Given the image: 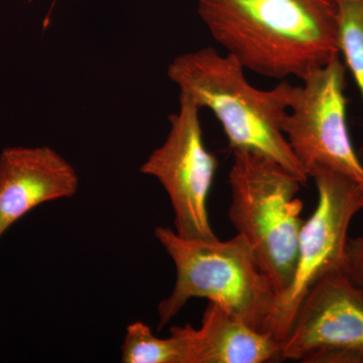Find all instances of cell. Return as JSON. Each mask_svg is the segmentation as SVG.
<instances>
[{
  "instance_id": "cell-1",
  "label": "cell",
  "mask_w": 363,
  "mask_h": 363,
  "mask_svg": "<svg viewBox=\"0 0 363 363\" xmlns=\"http://www.w3.org/2000/svg\"><path fill=\"white\" fill-rule=\"evenodd\" d=\"M213 39L245 69L301 80L339 56L336 0H197Z\"/></svg>"
},
{
  "instance_id": "cell-2",
  "label": "cell",
  "mask_w": 363,
  "mask_h": 363,
  "mask_svg": "<svg viewBox=\"0 0 363 363\" xmlns=\"http://www.w3.org/2000/svg\"><path fill=\"white\" fill-rule=\"evenodd\" d=\"M245 70L234 57L208 47L174 59L168 77L181 95L213 112L231 150L259 152L307 181L281 130L298 86L283 82L271 90L257 89Z\"/></svg>"
},
{
  "instance_id": "cell-3",
  "label": "cell",
  "mask_w": 363,
  "mask_h": 363,
  "mask_svg": "<svg viewBox=\"0 0 363 363\" xmlns=\"http://www.w3.org/2000/svg\"><path fill=\"white\" fill-rule=\"evenodd\" d=\"M155 238L176 269L171 295L157 306L159 330L191 298H205L269 334L278 296L242 236L236 234L226 241L186 240L173 229L160 226L155 229Z\"/></svg>"
},
{
  "instance_id": "cell-4",
  "label": "cell",
  "mask_w": 363,
  "mask_h": 363,
  "mask_svg": "<svg viewBox=\"0 0 363 363\" xmlns=\"http://www.w3.org/2000/svg\"><path fill=\"white\" fill-rule=\"evenodd\" d=\"M233 152L229 219L252 247L279 300L292 283L297 267L298 238L304 224L303 202L297 194L305 181L259 152Z\"/></svg>"
},
{
  "instance_id": "cell-5",
  "label": "cell",
  "mask_w": 363,
  "mask_h": 363,
  "mask_svg": "<svg viewBox=\"0 0 363 363\" xmlns=\"http://www.w3.org/2000/svg\"><path fill=\"white\" fill-rule=\"evenodd\" d=\"M311 178L316 183L317 207L301 229L295 274L269 324V335L281 344L310 289L341 269L351 221L363 209V186L357 182L330 169H320Z\"/></svg>"
},
{
  "instance_id": "cell-6",
  "label": "cell",
  "mask_w": 363,
  "mask_h": 363,
  "mask_svg": "<svg viewBox=\"0 0 363 363\" xmlns=\"http://www.w3.org/2000/svg\"><path fill=\"white\" fill-rule=\"evenodd\" d=\"M281 125L306 176L330 169L363 186V164L351 143L339 56L303 79Z\"/></svg>"
},
{
  "instance_id": "cell-7",
  "label": "cell",
  "mask_w": 363,
  "mask_h": 363,
  "mask_svg": "<svg viewBox=\"0 0 363 363\" xmlns=\"http://www.w3.org/2000/svg\"><path fill=\"white\" fill-rule=\"evenodd\" d=\"M200 108L180 94L179 111L169 117V130L161 147L140 167L154 177L169 196L175 233L186 240H216L207 199L218 161L205 147Z\"/></svg>"
},
{
  "instance_id": "cell-8",
  "label": "cell",
  "mask_w": 363,
  "mask_h": 363,
  "mask_svg": "<svg viewBox=\"0 0 363 363\" xmlns=\"http://www.w3.org/2000/svg\"><path fill=\"white\" fill-rule=\"evenodd\" d=\"M281 359L363 363V295L341 269L303 298L283 342Z\"/></svg>"
},
{
  "instance_id": "cell-9",
  "label": "cell",
  "mask_w": 363,
  "mask_h": 363,
  "mask_svg": "<svg viewBox=\"0 0 363 363\" xmlns=\"http://www.w3.org/2000/svg\"><path fill=\"white\" fill-rule=\"evenodd\" d=\"M75 168L50 147H11L0 152V238L44 203L78 192Z\"/></svg>"
},
{
  "instance_id": "cell-10",
  "label": "cell",
  "mask_w": 363,
  "mask_h": 363,
  "mask_svg": "<svg viewBox=\"0 0 363 363\" xmlns=\"http://www.w3.org/2000/svg\"><path fill=\"white\" fill-rule=\"evenodd\" d=\"M180 339L185 363H264L281 359V344L252 328L225 308L209 302L200 328L173 326Z\"/></svg>"
},
{
  "instance_id": "cell-11",
  "label": "cell",
  "mask_w": 363,
  "mask_h": 363,
  "mask_svg": "<svg viewBox=\"0 0 363 363\" xmlns=\"http://www.w3.org/2000/svg\"><path fill=\"white\" fill-rule=\"evenodd\" d=\"M121 359L123 363H185V352L174 334L157 337L147 324L138 321L126 328Z\"/></svg>"
},
{
  "instance_id": "cell-12",
  "label": "cell",
  "mask_w": 363,
  "mask_h": 363,
  "mask_svg": "<svg viewBox=\"0 0 363 363\" xmlns=\"http://www.w3.org/2000/svg\"><path fill=\"white\" fill-rule=\"evenodd\" d=\"M339 7V52L359 88L363 99V0H344Z\"/></svg>"
},
{
  "instance_id": "cell-13",
  "label": "cell",
  "mask_w": 363,
  "mask_h": 363,
  "mask_svg": "<svg viewBox=\"0 0 363 363\" xmlns=\"http://www.w3.org/2000/svg\"><path fill=\"white\" fill-rule=\"evenodd\" d=\"M341 271L363 295V236L348 240Z\"/></svg>"
},
{
  "instance_id": "cell-14",
  "label": "cell",
  "mask_w": 363,
  "mask_h": 363,
  "mask_svg": "<svg viewBox=\"0 0 363 363\" xmlns=\"http://www.w3.org/2000/svg\"><path fill=\"white\" fill-rule=\"evenodd\" d=\"M57 2H58V0H54V1H52L51 7H50L49 13H48V16H47V18H45V23H44L45 28H47V26H49L50 16H51L52 9H54V7H55V6H56Z\"/></svg>"
},
{
  "instance_id": "cell-15",
  "label": "cell",
  "mask_w": 363,
  "mask_h": 363,
  "mask_svg": "<svg viewBox=\"0 0 363 363\" xmlns=\"http://www.w3.org/2000/svg\"><path fill=\"white\" fill-rule=\"evenodd\" d=\"M337 2L344 1V0H336Z\"/></svg>"
}]
</instances>
